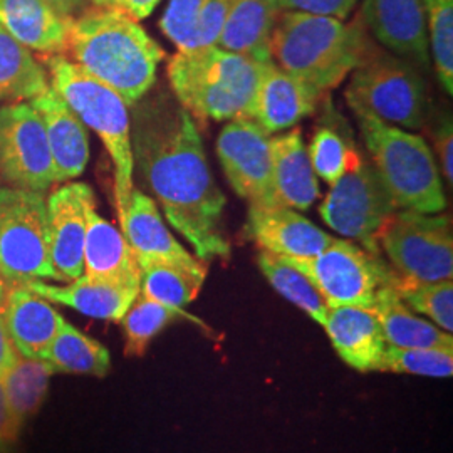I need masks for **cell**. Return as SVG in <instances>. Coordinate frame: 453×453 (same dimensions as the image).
<instances>
[{"label":"cell","instance_id":"cell-1","mask_svg":"<svg viewBox=\"0 0 453 453\" xmlns=\"http://www.w3.org/2000/svg\"><path fill=\"white\" fill-rule=\"evenodd\" d=\"M131 148L133 163L195 257L203 264L228 259L226 195L215 185L190 113L166 95L148 99L134 116Z\"/></svg>","mask_w":453,"mask_h":453},{"label":"cell","instance_id":"cell-2","mask_svg":"<svg viewBox=\"0 0 453 453\" xmlns=\"http://www.w3.org/2000/svg\"><path fill=\"white\" fill-rule=\"evenodd\" d=\"M65 50L128 106L140 103L153 88L165 59L160 44L118 7H93L71 19Z\"/></svg>","mask_w":453,"mask_h":453},{"label":"cell","instance_id":"cell-3","mask_svg":"<svg viewBox=\"0 0 453 453\" xmlns=\"http://www.w3.org/2000/svg\"><path fill=\"white\" fill-rule=\"evenodd\" d=\"M363 20L282 11L271 39V58L323 95L363 63L372 49Z\"/></svg>","mask_w":453,"mask_h":453},{"label":"cell","instance_id":"cell-4","mask_svg":"<svg viewBox=\"0 0 453 453\" xmlns=\"http://www.w3.org/2000/svg\"><path fill=\"white\" fill-rule=\"evenodd\" d=\"M264 63L224 49L177 52L166 65L180 104L198 121H230L247 114Z\"/></svg>","mask_w":453,"mask_h":453},{"label":"cell","instance_id":"cell-5","mask_svg":"<svg viewBox=\"0 0 453 453\" xmlns=\"http://www.w3.org/2000/svg\"><path fill=\"white\" fill-rule=\"evenodd\" d=\"M363 142L389 195L402 211L435 215L447 209L437 160L420 134L355 108Z\"/></svg>","mask_w":453,"mask_h":453},{"label":"cell","instance_id":"cell-6","mask_svg":"<svg viewBox=\"0 0 453 453\" xmlns=\"http://www.w3.org/2000/svg\"><path fill=\"white\" fill-rule=\"evenodd\" d=\"M50 86L78 114L86 128L101 138L114 166V200L118 219L127 211L133 192V148L128 104L110 86L97 81L81 65L61 54L48 56Z\"/></svg>","mask_w":453,"mask_h":453},{"label":"cell","instance_id":"cell-7","mask_svg":"<svg viewBox=\"0 0 453 453\" xmlns=\"http://www.w3.org/2000/svg\"><path fill=\"white\" fill-rule=\"evenodd\" d=\"M351 110H365L402 130H421L430 116L428 86L417 65L370 49L346 89Z\"/></svg>","mask_w":453,"mask_h":453},{"label":"cell","instance_id":"cell-8","mask_svg":"<svg viewBox=\"0 0 453 453\" xmlns=\"http://www.w3.org/2000/svg\"><path fill=\"white\" fill-rule=\"evenodd\" d=\"M0 279L9 286L59 280L49 256L48 207L39 192L0 187Z\"/></svg>","mask_w":453,"mask_h":453},{"label":"cell","instance_id":"cell-9","mask_svg":"<svg viewBox=\"0 0 453 453\" xmlns=\"http://www.w3.org/2000/svg\"><path fill=\"white\" fill-rule=\"evenodd\" d=\"M282 259L308 275L329 308L372 309L378 291L398 275L380 254L344 239H333L321 254L309 259Z\"/></svg>","mask_w":453,"mask_h":453},{"label":"cell","instance_id":"cell-10","mask_svg":"<svg viewBox=\"0 0 453 453\" xmlns=\"http://www.w3.org/2000/svg\"><path fill=\"white\" fill-rule=\"evenodd\" d=\"M378 245L400 277L435 282L453 277L450 217L396 211L378 232Z\"/></svg>","mask_w":453,"mask_h":453},{"label":"cell","instance_id":"cell-11","mask_svg":"<svg viewBox=\"0 0 453 453\" xmlns=\"http://www.w3.org/2000/svg\"><path fill=\"white\" fill-rule=\"evenodd\" d=\"M396 211L372 160L363 157L357 166L331 185L319 207L326 226L374 254H380L378 232Z\"/></svg>","mask_w":453,"mask_h":453},{"label":"cell","instance_id":"cell-12","mask_svg":"<svg viewBox=\"0 0 453 453\" xmlns=\"http://www.w3.org/2000/svg\"><path fill=\"white\" fill-rule=\"evenodd\" d=\"M0 175L39 194L56 181L46 127L31 103L0 108Z\"/></svg>","mask_w":453,"mask_h":453},{"label":"cell","instance_id":"cell-13","mask_svg":"<svg viewBox=\"0 0 453 453\" xmlns=\"http://www.w3.org/2000/svg\"><path fill=\"white\" fill-rule=\"evenodd\" d=\"M217 155L230 187L249 207L277 205L271 134L250 118L230 119L217 138Z\"/></svg>","mask_w":453,"mask_h":453},{"label":"cell","instance_id":"cell-14","mask_svg":"<svg viewBox=\"0 0 453 453\" xmlns=\"http://www.w3.org/2000/svg\"><path fill=\"white\" fill-rule=\"evenodd\" d=\"M96 205L86 183H65L50 194L48 207L49 256L61 282L81 277L88 211Z\"/></svg>","mask_w":453,"mask_h":453},{"label":"cell","instance_id":"cell-15","mask_svg":"<svg viewBox=\"0 0 453 453\" xmlns=\"http://www.w3.org/2000/svg\"><path fill=\"white\" fill-rule=\"evenodd\" d=\"M323 96L306 82L286 73L274 61H265L245 118L254 119L267 134L296 127L314 113Z\"/></svg>","mask_w":453,"mask_h":453},{"label":"cell","instance_id":"cell-16","mask_svg":"<svg viewBox=\"0 0 453 453\" xmlns=\"http://www.w3.org/2000/svg\"><path fill=\"white\" fill-rule=\"evenodd\" d=\"M361 20L374 39L411 65L428 67L425 0H363Z\"/></svg>","mask_w":453,"mask_h":453},{"label":"cell","instance_id":"cell-17","mask_svg":"<svg viewBox=\"0 0 453 453\" xmlns=\"http://www.w3.org/2000/svg\"><path fill=\"white\" fill-rule=\"evenodd\" d=\"M247 232L264 252L286 259L314 257L334 239L299 211L282 205L249 207Z\"/></svg>","mask_w":453,"mask_h":453},{"label":"cell","instance_id":"cell-18","mask_svg":"<svg viewBox=\"0 0 453 453\" xmlns=\"http://www.w3.org/2000/svg\"><path fill=\"white\" fill-rule=\"evenodd\" d=\"M0 312L17 353L41 359L46 357L49 344L65 321L49 301L24 284H5L0 297Z\"/></svg>","mask_w":453,"mask_h":453},{"label":"cell","instance_id":"cell-19","mask_svg":"<svg viewBox=\"0 0 453 453\" xmlns=\"http://www.w3.org/2000/svg\"><path fill=\"white\" fill-rule=\"evenodd\" d=\"M31 106L46 127L54 179L56 181L78 179L89 160V136L84 123L52 86L33 97Z\"/></svg>","mask_w":453,"mask_h":453},{"label":"cell","instance_id":"cell-20","mask_svg":"<svg viewBox=\"0 0 453 453\" xmlns=\"http://www.w3.org/2000/svg\"><path fill=\"white\" fill-rule=\"evenodd\" d=\"M338 357L359 372H380L388 348L374 309L336 306L323 324Z\"/></svg>","mask_w":453,"mask_h":453},{"label":"cell","instance_id":"cell-21","mask_svg":"<svg viewBox=\"0 0 453 453\" xmlns=\"http://www.w3.org/2000/svg\"><path fill=\"white\" fill-rule=\"evenodd\" d=\"M119 224L138 262L160 260L194 269L207 267L173 237L163 222L155 200L140 190L133 188Z\"/></svg>","mask_w":453,"mask_h":453},{"label":"cell","instance_id":"cell-22","mask_svg":"<svg viewBox=\"0 0 453 453\" xmlns=\"http://www.w3.org/2000/svg\"><path fill=\"white\" fill-rule=\"evenodd\" d=\"M24 286L49 303L63 304L84 316L113 323L121 321L140 294V286L96 280L86 275L67 282V286H54L44 280H31Z\"/></svg>","mask_w":453,"mask_h":453},{"label":"cell","instance_id":"cell-23","mask_svg":"<svg viewBox=\"0 0 453 453\" xmlns=\"http://www.w3.org/2000/svg\"><path fill=\"white\" fill-rule=\"evenodd\" d=\"M82 275L133 286H140L142 279L140 264L127 237L97 213L96 205L88 211Z\"/></svg>","mask_w":453,"mask_h":453},{"label":"cell","instance_id":"cell-24","mask_svg":"<svg viewBox=\"0 0 453 453\" xmlns=\"http://www.w3.org/2000/svg\"><path fill=\"white\" fill-rule=\"evenodd\" d=\"M271 157L277 205L308 211L319 196V183L301 130L271 136Z\"/></svg>","mask_w":453,"mask_h":453},{"label":"cell","instance_id":"cell-25","mask_svg":"<svg viewBox=\"0 0 453 453\" xmlns=\"http://www.w3.org/2000/svg\"><path fill=\"white\" fill-rule=\"evenodd\" d=\"M280 12L277 0H228L217 48L259 63L271 61V39Z\"/></svg>","mask_w":453,"mask_h":453},{"label":"cell","instance_id":"cell-26","mask_svg":"<svg viewBox=\"0 0 453 453\" xmlns=\"http://www.w3.org/2000/svg\"><path fill=\"white\" fill-rule=\"evenodd\" d=\"M69 20L44 0H0V24L7 33L22 46L48 56L65 52Z\"/></svg>","mask_w":453,"mask_h":453},{"label":"cell","instance_id":"cell-27","mask_svg":"<svg viewBox=\"0 0 453 453\" xmlns=\"http://www.w3.org/2000/svg\"><path fill=\"white\" fill-rule=\"evenodd\" d=\"M393 284L378 291L372 306L381 324L387 344L393 348L453 349L452 333H447L440 329L437 324L428 323L426 319L417 316L402 301Z\"/></svg>","mask_w":453,"mask_h":453},{"label":"cell","instance_id":"cell-28","mask_svg":"<svg viewBox=\"0 0 453 453\" xmlns=\"http://www.w3.org/2000/svg\"><path fill=\"white\" fill-rule=\"evenodd\" d=\"M54 372L46 359L22 357L16 353L11 365L0 374V383L7 403L20 426L31 420L44 405L49 380Z\"/></svg>","mask_w":453,"mask_h":453},{"label":"cell","instance_id":"cell-29","mask_svg":"<svg viewBox=\"0 0 453 453\" xmlns=\"http://www.w3.org/2000/svg\"><path fill=\"white\" fill-rule=\"evenodd\" d=\"M142 279L140 294L170 308L185 309L202 291L207 267H185L172 262H138Z\"/></svg>","mask_w":453,"mask_h":453},{"label":"cell","instance_id":"cell-30","mask_svg":"<svg viewBox=\"0 0 453 453\" xmlns=\"http://www.w3.org/2000/svg\"><path fill=\"white\" fill-rule=\"evenodd\" d=\"M44 359L52 372L104 378L111 370L110 351L67 321L49 344Z\"/></svg>","mask_w":453,"mask_h":453},{"label":"cell","instance_id":"cell-31","mask_svg":"<svg viewBox=\"0 0 453 453\" xmlns=\"http://www.w3.org/2000/svg\"><path fill=\"white\" fill-rule=\"evenodd\" d=\"M48 73L0 24V101H24L48 89Z\"/></svg>","mask_w":453,"mask_h":453},{"label":"cell","instance_id":"cell-32","mask_svg":"<svg viewBox=\"0 0 453 453\" xmlns=\"http://www.w3.org/2000/svg\"><path fill=\"white\" fill-rule=\"evenodd\" d=\"M180 319L198 323L192 314L185 312V309L170 308L138 294V297L133 301L130 309L119 321L125 331V357H145L150 342L165 327Z\"/></svg>","mask_w":453,"mask_h":453},{"label":"cell","instance_id":"cell-33","mask_svg":"<svg viewBox=\"0 0 453 453\" xmlns=\"http://www.w3.org/2000/svg\"><path fill=\"white\" fill-rule=\"evenodd\" d=\"M257 264L275 291L294 306L303 309L311 319L323 326L329 306L308 275L296 269L288 260L264 250H260Z\"/></svg>","mask_w":453,"mask_h":453},{"label":"cell","instance_id":"cell-34","mask_svg":"<svg viewBox=\"0 0 453 453\" xmlns=\"http://www.w3.org/2000/svg\"><path fill=\"white\" fill-rule=\"evenodd\" d=\"M395 291L413 312L426 316L440 329L453 331V282L452 279L423 282L396 275Z\"/></svg>","mask_w":453,"mask_h":453},{"label":"cell","instance_id":"cell-35","mask_svg":"<svg viewBox=\"0 0 453 453\" xmlns=\"http://www.w3.org/2000/svg\"><path fill=\"white\" fill-rule=\"evenodd\" d=\"M425 17L430 58L438 81L453 95V0H425Z\"/></svg>","mask_w":453,"mask_h":453},{"label":"cell","instance_id":"cell-36","mask_svg":"<svg viewBox=\"0 0 453 453\" xmlns=\"http://www.w3.org/2000/svg\"><path fill=\"white\" fill-rule=\"evenodd\" d=\"M308 155L316 177L323 179L329 187L361 160L355 146L346 142L340 131L326 127L316 131Z\"/></svg>","mask_w":453,"mask_h":453},{"label":"cell","instance_id":"cell-37","mask_svg":"<svg viewBox=\"0 0 453 453\" xmlns=\"http://www.w3.org/2000/svg\"><path fill=\"white\" fill-rule=\"evenodd\" d=\"M380 372L450 378L453 374V349L388 346L383 355Z\"/></svg>","mask_w":453,"mask_h":453},{"label":"cell","instance_id":"cell-38","mask_svg":"<svg viewBox=\"0 0 453 453\" xmlns=\"http://www.w3.org/2000/svg\"><path fill=\"white\" fill-rule=\"evenodd\" d=\"M203 4L205 0H170L163 12L160 27L180 52L194 50L195 27Z\"/></svg>","mask_w":453,"mask_h":453},{"label":"cell","instance_id":"cell-39","mask_svg":"<svg viewBox=\"0 0 453 453\" xmlns=\"http://www.w3.org/2000/svg\"><path fill=\"white\" fill-rule=\"evenodd\" d=\"M228 0H205L195 27V49L213 48L224 29Z\"/></svg>","mask_w":453,"mask_h":453},{"label":"cell","instance_id":"cell-40","mask_svg":"<svg viewBox=\"0 0 453 453\" xmlns=\"http://www.w3.org/2000/svg\"><path fill=\"white\" fill-rule=\"evenodd\" d=\"M282 11H297L318 16L348 19L357 0H277Z\"/></svg>","mask_w":453,"mask_h":453},{"label":"cell","instance_id":"cell-41","mask_svg":"<svg viewBox=\"0 0 453 453\" xmlns=\"http://www.w3.org/2000/svg\"><path fill=\"white\" fill-rule=\"evenodd\" d=\"M452 131V116H443V119L440 121L437 131L434 134V142H435V148H437L441 172H443V177L449 181V185H452L453 180Z\"/></svg>","mask_w":453,"mask_h":453},{"label":"cell","instance_id":"cell-42","mask_svg":"<svg viewBox=\"0 0 453 453\" xmlns=\"http://www.w3.org/2000/svg\"><path fill=\"white\" fill-rule=\"evenodd\" d=\"M22 426L17 423L0 383V453H7L19 440Z\"/></svg>","mask_w":453,"mask_h":453},{"label":"cell","instance_id":"cell-43","mask_svg":"<svg viewBox=\"0 0 453 453\" xmlns=\"http://www.w3.org/2000/svg\"><path fill=\"white\" fill-rule=\"evenodd\" d=\"M158 4H160V0H116L114 7L121 9L134 20H142L150 16L157 9Z\"/></svg>","mask_w":453,"mask_h":453},{"label":"cell","instance_id":"cell-44","mask_svg":"<svg viewBox=\"0 0 453 453\" xmlns=\"http://www.w3.org/2000/svg\"><path fill=\"white\" fill-rule=\"evenodd\" d=\"M4 289H5V282L0 279V297H2ZM16 348H14L12 341L9 338V334H7L5 324H4V319H2V312H0V374L11 365L12 357H16Z\"/></svg>","mask_w":453,"mask_h":453},{"label":"cell","instance_id":"cell-45","mask_svg":"<svg viewBox=\"0 0 453 453\" xmlns=\"http://www.w3.org/2000/svg\"><path fill=\"white\" fill-rule=\"evenodd\" d=\"M49 7L65 19H74L86 11L88 0H44Z\"/></svg>","mask_w":453,"mask_h":453},{"label":"cell","instance_id":"cell-46","mask_svg":"<svg viewBox=\"0 0 453 453\" xmlns=\"http://www.w3.org/2000/svg\"><path fill=\"white\" fill-rule=\"evenodd\" d=\"M95 7H114L116 0H91Z\"/></svg>","mask_w":453,"mask_h":453}]
</instances>
